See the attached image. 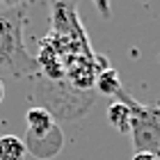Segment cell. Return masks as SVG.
Returning a JSON list of instances; mask_svg holds the SVG:
<instances>
[{
	"mask_svg": "<svg viewBox=\"0 0 160 160\" xmlns=\"http://www.w3.org/2000/svg\"><path fill=\"white\" fill-rule=\"evenodd\" d=\"M133 160H158V158L151 153H144V151H137V153H133Z\"/></svg>",
	"mask_w": 160,
	"mask_h": 160,
	"instance_id": "cell-10",
	"label": "cell"
},
{
	"mask_svg": "<svg viewBox=\"0 0 160 160\" xmlns=\"http://www.w3.org/2000/svg\"><path fill=\"white\" fill-rule=\"evenodd\" d=\"M25 123H28V135L32 137H41L50 133L57 126V119L53 117V112L46 110L43 105H34L25 112Z\"/></svg>",
	"mask_w": 160,
	"mask_h": 160,
	"instance_id": "cell-4",
	"label": "cell"
},
{
	"mask_svg": "<svg viewBox=\"0 0 160 160\" xmlns=\"http://www.w3.org/2000/svg\"><path fill=\"white\" fill-rule=\"evenodd\" d=\"M92 2L101 12V16H103V18H110V0H92Z\"/></svg>",
	"mask_w": 160,
	"mask_h": 160,
	"instance_id": "cell-8",
	"label": "cell"
},
{
	"mask_svg": "<svg viewBox=\"0 0 160 160\" xmlns=\"http://www.w3.org/2000/svg\"><path fill=\"white\" fill-rule=\"evenodd\" d=\"M0 5L12 7V9H21V7L25 5V0H0Z\"/></svg>",
	"mask_w": 160,
	"mask_h": 160,
	"instance_id": "cell-9",
	"label": "cell"
},
{
	"mask_svg": "<svg viewBox=\"0 0 160 160\" xmlns=\"http://www.w3.org/2000/svg\"><path fill=\"white\" fill-rule=\"evenodd\" d=\"M117 101H123L130 110V140L133 149L151 153L160 160V103H140L126 89H121Z\"/></svg>",
	"mask_w": 160,
	"mask_h": 160,
	"instance_id": "cell-2",
	"label": "cell"
},
{
	"mask_svg": "<svg viewBox=\"0 0 160 160\" xmlns=\"http://www.w3.org/2000/svg\"><path fill=\"white\" fill-rule=\"evenodd\" d=\"M28 149L18 135H0V160H25Z\"/></svg>",
	"mask_w": 160,
	"mask_h": 160,
	"instance_id": "cell-5",
	"label": "cell"
},
{
	"mask_svg": "<svg viewBox=\"0 0 160 160\" xmlns=\"http://www.w3.org/2000/svg\"><path fill=\"white\" fill-rule=\"evenodd\" d=\"M25 149L28 153H32L34 158L39 160H46V158H53L60 153V149L64 147V135H62V128L60 123L50 130V133L41 135V137H32V135H25Z\"/></svg>",
	"mask_w": 160,
	"mask_h": 160,
	"instance_id": "cell-3",
	"label": "cell"
},
{
	"mask_svg": "<svg viewBox=\"0 0 160 160\" xmlns=\"http://www.w3.org/2000/svg\"><path fill=\"white\" fill-rule=\"evenodd\" d=\"M94 89L101 92V94H105V96H117V94L123 89V87H121V76H119V71L112 69V67L105 69V71H101V73L96 76Z\"/></svg>",
	"mask_w": 160,
	"mask_h": 160,
	"instance_id": "cell-6",
	"label": "cell"
},
{
	"mask_svg": "<svg viewBox=\"0 0 160 160\" xmlns=\"http://www.w3.org/2000/svg\"><path fill=\"white\" fill-rule=\"evenodd\" d=\"M108 121L119 133H130V110L123 101H114L108 108Z\"/></svg>",
	"mask_w": 160,
	"mask_h": 160,
	"instance_id": "cell-7",
	"label": "cell"
},
{
	"mask_svg": "<svg viewBox=\"0 0 160 160\" xmlns=\"http://www.w3.org/2000/svg\"><path fill=\"white\" fill-rule=\"evenodd\" d=\"M25 12L0 14V73L14 78H39L37 60L25 48Z\"/></svg>",
	"mask_w": 160,
	"mask_h": 160,
	"instance_id": "cell-1",
	"label": "cell"
},
{
	"mask_svg": "<svg viewBox=\"0 0 160 160\" xmlns=\"http://www.w3.org/2000/svg\"><path fill=\"white\" fill-rule=\"evenodd\" d=\"M5 101V82H2V78H0V103Z\"/></svg>",
	"mask_w": 160,
	"mask_h": 160,
	"instance_id": "cell-11",
	"label": "cell"
}]
</instances>
